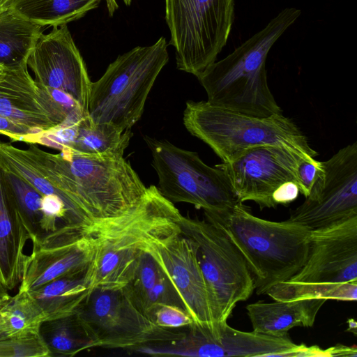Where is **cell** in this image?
<instances>
[{"label": "cell", "mask_w": 357, "mask_h": 357, "mask_svg": "<svg viewBox=\"0 0 357 357\" xmlns=\"http://www.w3.org/2000/svg\"><path fill=\"white\" fill-rule=\"evenodd\" d=\"M123 289L137 307L152 319L155 310L161 305L183 308L172 283L145 248L132 278Z\"/></svg>", "instance_id": "obj_21"}, {"label": "cell", "mask_w": 357, "mask_h": 357, "mask_svg": "<svg viewBox=\"0 0 357 357\" xmlns=\"http://www.w3.org/2000/svg\"><path fill=\"white\" fill-rule=\"evenodd\" d=\"M304 159L310 160L291 149L263 145L215 166L227 174L241 202L253 201L262 210L277 207L272 195L282 184L292 181L298 186V167Z\"/></svg>", "instance_id": "obj_13"}, {"label": "cell", "mask_w": 357, "mask_h": 357, "mask_svg": "<svg viewBox=\"0 0 357 357\" xmlns=\"http://www.w3.org/2000/svg\"><path fill=\"white\" fill-rule=\"evenodd\" d=\"M0 169L6 187L29 233V240L40 239L60 227L47 215L45 196L42 193L14 172L1 165Z\"/></svg>", "instance_id": "obj_24"}, {"label": "cell", "mask_w": 357, "mask_h": 357, "mask_svg": "<svg viewBox=\"0 0 357 357\" xmlns=\"http://www.w3.org/2000/svg\"><path fill=\"white\" fill-rule=\"evenodd\" d=\"M182 214L155 185L126 213L102 222L91 233L93 252L85 272L90 289H119L128 284L146 243Z\"/></svg>", "instance_id": "obj_2"}, {"label": "cell", "mask_w": 357, "mask_h": 357, "mask_svg": "<svg viewBox=\"0 0 357 357\" xmlns=\"http://www.w3.org/2000/svg\"><path fill=\"white\" fill-rule=\"evenodd\" d=\"M38 334L49 351V357H71L94 347L75 314L44 321Z\"/></svg>", "instance_id": "obj_27"}, {"label": "cell", "mask_w": 357, "mask_h": 357, "mask_svg": "<svg viewBox=\"0 0 357 357\" xmlns=\"http://www.w3.org/2000/svg\"><path fill=\"white\" fill-rule=\"evenodd\" d=\"M181 232L197 245L199 264L211 297L215 322L227 321L238 302L255 291L253 277L236 245L216 224L182 215Z\"/></svg>", "instance_id": "obj_10"}, {"label": "cell", "mask_w": 357, "mask_h": 357, "mask_svg": "<svg viewBox=\"0 0 357 357\" xmlns=\"http://www.w3.org/2000/svg\"><path fill=\"white\" fill-rule=\"evenodd\" d=\"M144 139L151 152L158 189L172 203L185 202L204 213L224 214L241 202L223 169L208 166L196 152L167 140Z\"/></svg>", "instance_id": "obj_7"}, {"label": "cell", "mask_w": 357, "mask_h": 357, "mask_svg": "<svg viewBox=\"0 0 357 357\" xmlns=\"http://www.w3.org/2000/svg\"><path fill=\"white\" fill-rule=\"evenodd\" d=\"M27 66L36 83L68 93L87 114L91 82L67 24L40 35Z\"/></svg>", "instance_id": "obj_14"}, {"label": "cell", "mask_w": 357, "mask_h": 357, "mask_svg": "<svg viewBox=\"0 0 357 357\" xmlns=\"http://www.w3.org/2000/svg\"><path fill=\"white\" fill-rule=\"evenodd\" d=\"M195 340L196 356H296L304 344L289 336L278 337L233 328L227 321L212 327L190 326Z\"/></svg>", "instance_id": "obj_18"}, {"label": "cell", "mask_w": 357, "mask_h": 357, "mask_svg": "<svg viewBox=\"0 0 357 357\" xmlns=\"http://www.w3.org/2000/svg\"><path fill=\"white\" fill-rule=\"evenodd\" d=\"M3 334L1 339L38 335L45 317L27 291H19L0 309Z\"/></svg>", "instance_id": "obj_28"}, {"label": "cell", "mask_w": 357, "mask_h": 357, "mask_svg": "<svg viewBox=\"0 0 357 357\" xmlns=\"http://www.w3.org/2000/svg\"><path fill=\"white\" fill-rule=\"evenodd\" d=\"M0 357H49V351L38 334L0 339Z\"/></svg>", "instance_id": "obj_30"}, {"label": "cell", "mask_w": 357, "mask_h": 357, "mask_svg": "<svg viewBox=\"0 0 357 357\" xmlns=\"http://www.w3.org/2000/svg\"><path fill=\"white\" fill-rule=\"evenodd\" d=\"M300 193L298 185L292 181L286 182L280 185L273 193L274 203L287 205L294 201Z\"/></svg>", "instance_id": "obj_34"}, {"label": "cell", "mask_w": 357, "mask_h": 357, "mask_svg": "<svg viewBox=\"0 0 357 357\" xmlns=\"http://www.w3.org/2000/svg\"><path fill=\"white\" fill-rule=\"evenodd\" d=\"M28 239L29 233L0 169V287L6 290L20 283Z\"/></svg>", "instance_id": "obj_19"}, {"label": "cell", "mask_w": 357, "mask_h": 357, "mask_svg": "<svg viewBox=\"0 0 357 357\" xmlns=\"http://www.w3.org/2000/svg\"><path fill=\"white\" fill-rule=\"evenodd\" d=\"M153 319L158 326L169 329L187 328L193 324L192 319L183 307L170 304L158 306Z\"/></svg>", "instance_id": "obj_31"}, {"label": "cell", "mask_w": 357, "mask_h": 357, "mask_svg": "<svg viewBox=\"0 0 357 357\" xmlns=\"http://www.w3.org/2000/svg\"><path fill=\"white\" fill-rule=\"evenodd\" d=\"M204 215L222 229L241 252L258 295L289 280L307 259L311 229L304 225L258 218L243 202L224 214Z\"/></svg>", "instance_id": "obj_3"}, {"label": "cell", "mask_w": 357, "mask_h": 357, "mask_svg": "<svg viewBox=\"0 0 357 357\" xmlns=\"http://www.w3.org/2000/svg\"><path fill=\"white\" fill-rule=\"evenodd\" d=\"M42 27L10 6L0 11V65L5 69L28 66V58L43 33Z\"/></svg>", "instance_id": "obj_23"}, {"label": "cell", "mask_w": 357, "mask_h": 357, "mask_svg": "<svg viewBox=\"0 0 357 357\" xmlns=\"http://www.w3.org/2000/svg\"><path fill=\"white\" fill-rule=\"evenodd\" d=\"M181 218L167 225L144 248L172 283L193 324L212 327L216 323L213 305L199 264L197 245L181 232Z\"/></svg>", "instance_id": "obj_11"}, {"label": "cell", "mask_w": 357, "mask_h": 357, "mask_svg": "<svg viewBox=\"0 0 357 357\" xmlns=\"http://www.w3.org/2000/svg\"><path fill=\"white\" fill-rule=\"evenodd\" d=\"M183 124L222 162H231L247 150L263 145L284 146L310 160L318 155L296 124L282 113L258 117L225 109L207 101L190 100L185 105Z\"/></svg>", "instance_id": "obj_5"}, {"label": "cell", "mask_w": 357, "mask_h": 357, "mask_svg": "<svg viewBox=\"0 0 357 357\" xmlns=\"http://www.w3.org/2000/svg\"><path fill=\"white\" fill-rule=\"evenodd\" d=\"M40 154L61 188L98 227L142 199L147 188L121 158H96L63 151Z\"/></svg>", "instance_id": "obj_4"}, {"label": "cell", "mask_w": 357, "mask_h": 357, "mask_svg": "<svg viewBox=\"0 0 357 357\" xmlns=\"http://www.w3.org/2000/svg\"><path fill=\"white\" fill-rule=\"evenodd\" d=\"M91 233L62 225L31 241L32 250L26 255L18 291H31L58 278L86 272L93 252Z\"/></svg>", "instance_id": "obj_15"}, {"label": "cell", "mask_w": 357, "mask_h": 357, "mask_svg": "<svg viewBox=\"0 0 357 357\" xmlns=\"http://www.w3.org/2000/svg\"><path fill=\"white\" fill-rule=\"evenodd\" d=\"M169 60L165 38L119 56L91 82L87 114L96 123L130 130L141 118L148 95Z\"/></svg>", "instance_id": "obj_6"}, {"label": "cell", "mask_w": 357, "mask_h": 357, "mask_svg": "<svg viewBox=\"0 0 357 357\" xmlns=\"http://www.w3.org/2000/svg\"><path fill=\"white\" fill-rule=\"evenodd\" d=\"M5 70L6 75L0 81V115L40 134L68 119L47 91L36 83L28 66Z\"/></svg>", "instance_id": "obj_17"}, {"label": "cell", "mask_w": 357, "mask_h": 357, "mask_svg": "<svg viewBox=\"0 0 357 357\" xmlns=\"http://www.w3.org/2000/svg\"><path fill=\"white\" fill-rule=\"evenodd\" d=\"M324 356H357L356 347L337 344L324 350Z\"/></svg>", "instance_id": "obj_35"}, {"label": "cell", "mask_w": 357, "mask_h": 357, "mask_svg": "<svg viewBox=\"0 0 357 357\" xmlns=\"http://www.w3.org/2000/svg\"><path fill=\"white\" fill-rule=\"evenodd\" d=\"M100 0H13L10 7L41 26H59L80 19Z\"/></svg>", "instance_id": "obj_26"}, {"label": "cell", "mask_w": 357, "mask_h": 357, "mask_svg": "<svg viewBox=\"0 0 357 357\" xmlns=\"http://www.w3.org/2000/svg\"><path fill=\"white\" fill-rule=\"evenodd\" d=\"M234 0H165V20L176 67L197 77L226 45Z\"/></svg>", "instance_id": "obj_8"}, {"label": "cell", "mask_w": 357, "mask_h": 357, "mask_svg": "<svg viewBox=\"0 0 357 357\" xmlns=\"http://www.w3.org/2000/svg\"><path fill=\"white\" fill-rule=\"evenodd\" d=\"M75 314L94 347L137 351L176 342L186 333L158 326L123 288L92 289Z\"/></svg>", "instance_id": "obj_9"}, {"label": "cell", "mask_w": 357, "mask_h": 357, "mask_svg": "<svg viewBox=\"0 0 357 357\" xmlns=\"http://www.w3.org/2000/svg\"><path fill=\"white\" fill-rule=\"evenodd\" d=\"M0 134L8 137L12 142L22 141L30 144L33 137L40 133L23 124L0 115Z\"/></svg>", "instance_id": "obj_33"}, {"label": "cell", "mask_w": 357, "mask_h": 357, "mask_svg": "<svg viewBox=\"0 0 357 357\" xmlns=\"http://www.w3.org/2000/svg\"><path fill=\"white\" fill-rule=\"evenodd\" d=\"M326 300L306 298L266 303L259 301L246 305L252 331L266 335L282 337L295 326L311 327Z\"/></svg>", "instance_id": "obj_20"}, {"label": "cell", "mask_w": 357, "mask_h": 357, "mask_svg": "<svg viewBox=\"0 0 357 357\" xmlns=\"http://www.w3.org/2000/svg\"><path fill=\"white\" fill-rule=\"evenodd\" d=\"M349 324V328L347 330V332H351L354 334V335H356V322L354 319H350L348 320Z\"/></svg>", "instance_id": "obj_38"}, {"label": "cell", "mask_w": 357, "mask_h": 357, "mask_svg": "<svg viewBox=\"0 0 357 357\" xmlns=\"http://www.w3.org/2000/svg\"><path fill=\"white\" fill-rule=\"evenodd\" d=\"M287 281L357 282V215L311 229L307 259L300 271Z\"/></svg>", "instance_id": "obj_16"}, {"label": "cell", "mask_w": 357, "mask_h": 357, "mask_svg": "<svg viewBox=\"0 0 357 357\" xmlns=\"http://www.w3.org/2000/svg\"><path fill=\"white\" fill-rule=\"evenodd\" d=\"M6 75V70L0 65V81H1Z\"/></svg>", "instance_id": "obj_40"}, {"label": "cell", "mask_w": 357, "mask_h": 357, "mask_svg": "<svg viewBox=\"0 0 357 357\" xmlns=\"http://www.w3.org/2000/svg\"><path fill=\"white\" fill-rule=\"evenodd\" d=\"M266 294L274 301L323 298L342 301L357 300V282L301 283L285 281L273 287Z\"/></svg>", "instance_id": "obj_29"}, {"label": "cell", "mask_w": 357, "mask_h": 357, "mask_svg": "<svg viewBox=\"0 0 357 357\" xmlns=\"http://www.w3.org/2000/svg\"><path fill=\"white\" fill-rule=\"evenodd\" d=\"M10 298L7 290L0 287V309L8 303Z\"/></svg>", "instance_id": "obj_37"}, {"label": "cell", "mask_w": 357, "mask_h": 357, "mask_svg": "<svg viewBox=\"0 0 357 357\" xmlns=\"http://www.w3.org/2000/svg\"><path fill=\"white\" fill-rule=\"evenodd\" d=\"M123 2L126 5L129 6L132 0H122ZM107 3V7L108 10L109 15L110 16H112V15L114 13V12L118 8V3L116 0H105Z\"/></svg>", "instance_id": "obj_36"}, {"label": "cell", "mask_w": 357, "mask_h": 357, "mask_svg": "<svg viewBox=\"0 0 357 357\" xmlns=\"http://www.w3.org/2000/svg\"><path fill=\"white\" fill-rule=\"evenodd\" d=\"M3 334V322H2V318L0 313V339L2 337Z\"/></svg>", "instance_id": "obj_41"}, {"label": "cell", "mask_w": 357, "mask_h": 357, "mask_svg": "<svg viewBox=\"0 0 357 357\" xmlns=\"http://www.w3.org/2000/svg\"><path fill=\"white\" fill-rule=\"evenodd\" d=\"M301 14L296 8L283 9L231 54L208 66L197 77L206 92V101L250 116L281 114L268 84L266 60L275 42Z\"/></svg>", "instance_id": "obj_1"}, {"label": "cell", "mask_w": 357, "mask_h": 357, "mask_svg": "<svg viewBox=\"0 0 357 357\" xmlns=\"http://www.w3.org/2000/svg\"><path fill=\"white\" fill-rule=\"evenodd\" d=\"M91 291L84 272L58 278L27 292L50 320L75 314Z\"/></svg>", "instance_id": "obj_22"}, {"label": "cell", "mask_w": 357, "mask_h": 357, "mask_svg": "<svg viewBox=\"0 0 357 357\" xmlns=\"http://www.w3.org/2000/svg\"><path fill=\"white\" fill-rule=\"evenodd\" d=\"M321 169V162L317 160H303L297 170L300 193L305 197L309 195L311 188Z\"/></svg>", "instance_id": "obj_32"}, {"label": "cell", "mask_w": 357, "mask_h": 357, "mask_svg": "<svg viewBox=\"0 0 357 357\" xmlns=\"http://www.w3.org/2000/svg\"><path fill=\"white\" fill-rule=\"evenodd\" d=\"M321 162L309 195L288 218L310 229L357 215V142Z\"/></svg>", "instance_id": "obj_12"}, {"label": "cell", "mask_w": 357, "mask_h": 357, "mask_svg": "<svg viewBox=\"0 0 357 357\" xmlns=\"http://www.w3.org/2000/svg\"><path fill=\"white\" fill-rule=\"evenodd\" d=\"M13 0H0V11L9 7Z\"/></svg>", "instance_id": "obj_39"}, {"label": "cell", "mask_w": 357, "mask_h": 357, "mask_svg": "<svg viewBox=\"0 0 357 357\" xmlns=\"http://www.w3.org/2000/svg\"><path fill=\"white\" fill-rule=\"evenodd\" d=\"M131 136L130 130H123L107 123H94L87 114L79 122L71 148L65 151L96 158H121Z\"/></svg>", "instance_id": "obj_25"}]
</instances>
